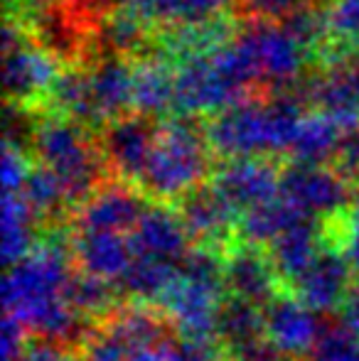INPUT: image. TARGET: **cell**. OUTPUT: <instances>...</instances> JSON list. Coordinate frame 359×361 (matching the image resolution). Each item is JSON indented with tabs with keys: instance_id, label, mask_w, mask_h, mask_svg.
Listing matches in <instances>:
<instances>
[{
	"instance_id": "obj_1",
	"label": "cell",
	"mask_w": 359,
	"mask_h": 361,
	"mask_svg": "<svg viewBox=\"0 0 359 361\" xmlns=\"http://www.w3.org/2000/svg\"><path fill=\"white\" fill-rule=\"evenodd\" d=\"M74 266L72 243L57 236L37 243L23 261L8 266L3 283L5 314L39 339L82 342L89 334V329H84L87 317L67 300V286L77 271Z\"/></svg>"
},
{
	"instance_id": "obj_2",
	"label": "cell",
	"mask_w": 359,
	"mask_h": 361,
	"mask_svg": "<svg viewBox=\"0 0 359 361\" xmlns=\"http://www.w3.org/2000/svg\"><path fill=\"white\" fill-rule=\"evenodd\" d=\"M28 145L37 165L47 167L62 182L67 200L79 207L101 185L106 170L99 138L89 126L59 114H35Z\"/></svg>"
},
{
	"instance_id": "obj_3",
	"label": "cell",
	"mask_w": 359,
	"mask_h": 361,
	"mask_svg": "<svg viewBox=\"0 0 359 361\" xmlns=\"http://www.w3.org/2000/svg\"><path fill=\"white\" fill-rule=\"evenodd\" d=\"M212 147L205 128L192 118L160 123L153 155L140 175L138 187L155 202H180L192 190L207 185L212 175Z\"/></svg>"
},
{
	"instance_id": "obj_4",
	"label": "cell",
	"mask_w": 359,
	"mask_h": 361,
	"mask_svg": "<svg viewBox=\"0 0 359 361\" xmlns=\"http://www.w3.org/2000/svg\"><path fill=\"white\" fill-rule=\"evenodd\" d=\"M239 39L254 59L261 94L296 89L315 64L305 44L281 23H249L241 27Z\"/></svg>"
},
{
	"instance_id": "obj_5",
	"label": "cell",
	"mask_w": 359,
	"mask_h": 361,
	"mask_svg": "<svg viewBox=\"0 0 359 361\" xmlns=\"http://www.w3.org/2000/svg\"><path fill=\"white\" fill-rule=\"evenodd\" d=\"M281 197L305 216L332 221L352 204V187L335 167L293 162L281 170Z\"/></svg>"
},
{
	"instance_id": "obj_6",
	"label": "cell",
	"mask_w": 359,
	"mask_h": 361,
	"mask_svg": "<svg viewBox=\"0 0 359 361\" xmlns=\"http://www.w3.org/2000/svg\"><path fill=\"white\" fill-rule=\"evenodd\" d=\"M224 293L226 288L219 283H207L178 271V278L165 290L158 307L180 337H217L219 310L226 298Z\"/></svg>"
},
{
	"instance_id": "obj_7",
	"label": "cell",
	"mask_w": 359,
	"mask_h": 361,
	"mask_svg": "<svg viewBox=\"0 0 359 361\" xmlns=\"http://www.w3.org/2000/svg\"><path fill=\"white\" fill-rule=\"evenodd\" d=\"M160 133L158 118L145 114H133L116 118L101 128L99 145L104 152L106 167L118 180L138 185L150 155H153L155 140Z\"/></svg>"
},
{
	"instance_id": "obj_8",
	"label": "cell",
	"mask_w": 359,
	"mask_h": 361,
	"mask_svg": "<svg viewBox=\"0 0 359 361\" xmlns=\"http://www.w3.org/2000/svg\"><path fill=\"white\" fill-rule=\"evenodd\" d=\"M150 197L138 185L126 180L101 182L74 212V226L82 231H118L130 233Z\"/></svg>"
},
{
	"instance_id": "obj_9",
	"label": "cell",
	"mask_w": 359,
	"mask_h": 361,
	"mask_svg": "<svg viewBox=\"0 0 359 361\" xmlns=\"http://www.w3.org/2000/svg\"><path fill=\"white\" fill-rule=\"evenodd\" d=\"M5 54V91L8 101L25 109H37L44 106L49 96V89L57 81L62 64L47 54L42 47L25 37L23 42L3 49Z\"/></svg>"
},
{
	"instance_id": "obj_10",
	"label": "cell",
	"mask_w": 359,
	"mask_h": 361,
	"mask_svg": "<svg viewBox=\"0 0 359 361\" xmlns=\"http://www.w3.org/2000/svg\"><path fill=\"white\" fill-rule=\"evenodd\" d=\"M325 332L320 312L296 295H276L264 305V334L291 359L310 357L312 347Z\"/></svg>"
},
{
	"instance_id": "obj_11",
	"label": "cell",
	"mask_w": 359,
	"mask_h": 361,
	"mask_svg": "<svg viewBox=\"0 0 359 361\" xmlns=\"http://www.w3.org/2000/svg\"><path fill=\"white\" fill-rule=\"evenodd\" d=\"M212 185L239 212L254 209L281 192V170L271 157H236L224 160L212 175Z\"/></svg>"
},
{
	"instance_id": "obj_12",
	"label": "cell",
	"mask_w": 359,
	"mask_h": 361,
	"mask_svg": "<svg viewBox=\"0 0 359 361\" xmlns=\"http://www.w3.org/2000/svg\"><path fill=\"white\" fill-rule=\"evenodd\" d=\"M352 281L355 276L345 251L335 248V243H327L315 263L291 286V293L320 314H330L340 310L342 300L352 290Z\"/></svg>"
},
{
	"instance_id": "obj_13",
	"label": "cell",
	"mask_w": 359,
	"mask_h": 361,
	"mask_svg": "<svg viewBox=\"0 0 359 361\" xmlns=\"http://www.w3.org/2000/svg\"><path fill=\"white\" fill-rule=\"evenodd\" d=\"M180 216L190 231L192 241L205 243V246H224L236 236L239 226V212L217 192V187L202 185L175 202Z\"/></svg>"
},
{
	"instance_id": "obj_14",
	"label": "cell",
	"mask_w": 359,
	"mask_h": 361,
	"mask_svg": "<svg viewBox=\"0 0 359 361\" xmlns=\"http://www.w3.org/2000/svg\"><path fill=\"white\" fill-rule=\"evenodd\" d=\"M158 30L145 23L133 10L116 5L94 27V54L101 57L143 59L155 54Z\"/></svg>"
},
{
	"instance_id": "obj_15",
	"label": "cell",
	"mask_w": 359,
	"mask_h": 361,
	"mask_svg": "<svg viewBox=\"0 0 359 361\" xmlns=\"http://www.w3.org/2000/svg\"><path fill=\"white\" fill-rule=\"evenodd\" d=\"M278 283L283 281L273 266L271 256L261 251L259 246L239 243V246L226 251L224 286L229 295H236V298L264 307L278 295Z\"/></svg>"
},
{
	"instance_id": "obj_16",
	"label": "cell",
	"mask_w": 359,
	"mask_h": 361,
	"mask_svg": "<svg viewBox=\"0 0 359 361\" xmlns=\"http://www.w3.org/2000/svg\"><path fill=\"white\" fill-rule=\"evenodd\" d=\"M72 256L79 271L118 283L123 281L138 253L130 241V233L77 228L72 238Z\"/></svg>"
},
{
	"instance_id": "obj_17",
	"label": "cell",
	"mask_w": 359,
	"mask_h": 361,
	"mask_svg": "<svg viewBox=\"0 0 359 361\" xmlns=\"http://www.w3.org/2000/svg\"><path fill=\"white\" fill-rule=\"evenodd\" d=\"M133 59L101 57L89 64L96 128L133 114Z\"/></svg>"
},
{
	"instance_id": "obj_18",
	"label": "cell",
	"mask_w": 359,
	"mask_h": 361,
	"mask_svg": "<svg viewBox=\"0 0 359 361\" xmlns=\"http://www.w3.org/2000/svg\"><path fill=\"white\" fill-rule=\"evenodd\" d=\"M130 241L135 246V253L160 256L168 261H182L192 248V236L182 221L180 209L170 207V202H155L145 207L138 224L130 231Z\"/></svg>"
},
{
	"instance_id": "obj_19",
	"label": "cell",
	"mask_w": 359,
	"mask_h": 361,
	"mask_svg": "<svg viewBox=\"0 0 359 361\" xmlns=\"http://www.w3.org/2000/svg\"><path fill=\"white\" fill-rule=\"evenodd\" d=\"M330 224L322 219H303L269 246V256L286 286H293L315 263L322 248L332 243Z\"/></svg>"
},
{
	"instance_id": "obj_20",
	"label": "cell",
	"mask_w": 359,
	"mask_h": 361,
	"mask_svg": "<svg viewBox=\"0 0 359 361\" xmlns=\"http://www.w3.org/2000/svg\"><path fill=\"white\" fill-rule=\"evenodd\" d=\"M175 74L178 67L160 54H150L133 64V106L145 116H173Z\"/></svg>"
},
{
	"instance_id": "obj_21",
	"label": "cell",
	"mask_w": 359,
	"mask_h": 361,
	"mask_svg": "<svg viewBox=\"0 0 359 361\" xmlns=\"http://www.w3.org/2000/svg\"><path fill=\"white\" fill-rule=\"evenodd\" d=\"M345 128L347 123L325 111L305 114L286 155L298 165H330L340 150Z\"/></svg>"
},
{
	"instance_id": "obj_22",
	"label": "cell",
	"mask_w": 359,
	"mask_h": 361,
	"mask_svg": "<svg viewBox=\"0 0 359 361\" xmlns=\"http://www.w3.org/2000/svg\"><path fill=\"white\" fill-rule=\"evenodd\" d=\"M231 3L236 5V0H118V5L133 10L155 30L212 20L229 13Z\"/></svg>"
},
{
	"instance_id": "obj_23",
	"label": "cell",
	"mask_w": 359,
	"mask_h": 361,
	"mask_svg": "<svg viewBox=\"0 0 359 361\" xmlns=\"http://www.w3.org/2000/svg\"><path fill=\"white\" fill-rule=\"evenodd\" d=\"M303 219H312V216H305L303 212H298L296 207L288 200H283L281 192H278V197H273V200L264 202V204L254 207V209L244 212V214L239 216L236 238H239V243L266 248V246H271L278 236H283L288 228L300 224Z\"/></svg>"
},
{
	"instance_id": "obj_24",
	"label": "cell",
	"mask_w": 359,
	"mask_h": 361,
	"mask_svg": "<svg viewBox=\"0 0 359 361\" xmlns=\"http://www.w3.org/2000/svg\"><path fill=\"white\" fill-rule=\"evenodd\" d=\"M178 271L180 261L138 253L133 266L128 268V273L121 281V290L143 305H158L165 290L173 286V281L178 278Z\"/></svg>"
},
{
	"instance_id": "obj_25",
	"label": "cell",
	"mask_w": 359,
	"mask_h": 361,
	"mask_svg": "<svg viewBox=\"0 0 359 361\" xmlns=\"http://www.w3.org/2000/svg\"><path fill=\"white\" fill-rule=\"evenodd\" d=\"M217 337L224 342L229 354L241 349L244 344L254 342V339L264 337V307L236 298V295H226L219 310Z\"/></svg>"
},
{
	"instance_id": "obj_26",
	"label": "cell",
	"mask_w": 359,
	"mask_h": 361,
	"mask_svg": "<svg viewBox=\"0 0 359 361\" xmlns=\"http://www.w3.org/2000/svg\"><path fill=\"white\" fill-rule=\"evenodd\" d=\"M35 224L37 216L30 209L20 192L3 195V261L5 266L23 261L35 243Z\"/></svg>"
},
{
	"instance_id": "obj_27",
	"label": "cell",
	"mask_w": 359,
	"mask_h": 361,
	"mask_svg": "<svg viewBox=\"0 0 359 361\" xmlns=\"http://www.w3.org/2000/svg\"><path fill=\"white\" fill-rule=\"evenodd\" d=\"M67 300L82 317L106 319L118 310V283L77 268L67 286Z\"/></svg>"
},
{
	"instance_id": "obj_28",
	"label": "cell",
	"mask_w": 359,
	"mask_h": 361,
	"mask_svg": "<svg viewBox=\"0 0 359 361\" xmlns=\"http://www.w3.org/2000/svg\"><path fill=\"white\" fill-rule=\"evenodd\" d=\"M20 195L25 197V202L30 204V209L35 212L37 221L42 219H57L69 204L67 192H64L62 182L42 165H35L28 175V182L20 190Z\"/></svg>"
},
{
	"instance_id": "obj_29",
	"label": "cell",
	"mask_w": 359,
	"mask_h": 361,
	"mask_svg": "<svg viewBox=\"0 0 359 361\" xmlns=\"http://www.w3.org/2000/svg\"><path fill=\"white\" fill-rule=\"evenodd\" d=\"M79 344L82 347L77 352V361H133L135 357L133 349L106 322H101L99 327H91Z\"/></svg>"
},
{
	"instance_id": "obj_30",
	"label": "cell",
	"mask_w": 359,
	"mask_h": 361,
	"mask_svg": "<svg viewBox=\"0 0 359 361\" xmlns=\"http://www.w3.org/2000/svg\"><path fill=\"white\" fill-rule=\"evenodd\" d=\"M325 3L327 0H236V15L246 23H283L298 10Z\"/></svg>"
},
{
	"instance_id": "obj_31",
	"label": "cell",
	"mask_w": 359,
	"mask_h": 361,
	"mask_svg": "<svg viewBox=\"0 0 359 361\" xmlns=\"http://www.w3.org/2000/svg\"><path fill=\"white\" fill-rule=\"evenodd\" d=\"M308 361H359V334L350 332L340 322L335 327H325Z\"/></svg>"
},
{
	"instance_id": "obj_32",
	"label": "cell",
	"mask_w": 359,
	"mask_h": 361,
	"mask_svg": "<svg viewBox=\"0 0 359 361\" xmlns=\"http://www.w3.org/2000/svg\"><path fill=\"white\" fill-rule=\"evenodd\" d=\"M330 42H359V0H327Z\"/></svg>"
},
{
	"instance_id": "obj_33",
	"label": "cell",
	"mask_w": 359,
	"mask_h": 361,
	"mask_svg": "<svg viewBox=\"0 0 359 361\" xmlns=\"http://www.w3.org/2000/svg\"><path fill=\"white\" fill-rule=\"evenodd\" d=\"M32 170L28 155H25V147L18 143H10L5 140L3 145V192L5 195H15L25 187L28 175Z\"/></svg>"
},
{
	"instance_id": "obj_34",
	"label": "cell",
	"mask_w": 359,
	"mask_h": 361,
	"mask_svg": "<svg viewBox=\"0 0 359 361\" xmlns=\"http://www.w3.org/2000/svg\"><path fill=\"white\" fill-rule=\"evenodd\" d=\"M332 167H335L350 185L352 182L359 185V123H347Z\"/></svg>"
},
{
	"instance_id": "obj_35",
	"label": "cell",
	"mask_w": 359,
	"mask_h": 361,
	"mask_svg": "<svg viewBox=\"0 0 359 361\" xmlns=\"http://www.w3.org/2000/svg\"><path fill=\"white\" fill-rule=\"evenodd\" d=\"M28 329L18 322V319L8 317L3 319V332H0V354L3 361H18L23 352L28 349Z\"/></svg>"
},
{
	"instance_id": "obj_36",
	"label": "cell",
	"mask_w": 359,
	"mask_h": 361,
	"mask_svg": "<svg viewBox=\"0 0 359 361\" xmlns=\"http://www.w3.org/2000/svg\"><path fill=\"white\" fill-rule=\"evenodd\" d=\"M229 357H231V361H296V359L288 357V354H283L266 334L259 339H254V342L244 344V347L236 349V352H231Z\"/></svg>"
},
{
	"instance_id": "obj_37",
	"label": "cell",
	"mask_w": 359,
	"mask_h": 361,
	"mask_svg": "<svg viewBox=\"0 0 359 361\" xmlns=\"http://www.w3.org/2000/svg\"><path fill=\"white\" fill-rule=\"evenodd\" d=\"M18 361H77V357L69 352L67 344L52 342V339H37V342L28 344V349Z\"/></svg>"
},
{
	"instance_id": "obj_38",
	"label": "cell",
	"mask_w": 359,
	"mask_h": 361,
	"mask_svg": "<svg viewBox=\"0 0 359 361\" xmlns=\"http://www.w3.org/2000/svg\"><path fill=\"white\" fill-rule=\"evenodd\" d=\"M59 3L67 10H72L79 20H84L91 27H96V23H99L106 13H111V10L118 5V0H59Z\"/></svg>"
},
{
	"instance_id": "obj_39",
	"label": "cell",
	"mask_w": 359,
	"mask_h": 361,
	"mask_svg": "<svg viewBox=\"0 0 359 361\" xmlns=\"http://www.w3.org/2000/svg\"><path fill=\"white\" fill-rule=\"evenodd\" d=\"M337 322L350 329V332L359 334V286L352 288L347 293V298L342 300L340 310H337Z\"/></svg>"
},
{
	"instance_id": "obj_40",
	"label": "cell",
	"mask_w": 359,
	"mask_h": 361,
	"mask_svg": "<svg viewBox=\"0 0 359 361\" xmlns=\"http://www.w3.org/2000/svg\"><path fill=\"white\" fill-rule=\"evenodd\" d=\"M170 339H173V334H170L168 339H163V342L153 344V347L140 349V352L133 357V361H173V352H170Z\"/></svg>"
},
{
	"instance_id": "obj_41",
	"label": "cell",
	"mask_w": 359,
	"mask_h": 361,
	"mask_svg": "<svg viewBox=\"0 0 359 361\" xmlns=\"http://www.w3.org/2000/svg\"><path fill=\"white\" fill-rule=\"evenodd\" d=\"M345 256L352 266V276H355V283L359 286V236L357 233H347L345 236Z\"/></svg>"
},
{
	"instance_id": "obj_42",
	"label": "cell",
	"mask_w": 359,
	"mask_h": 361,
	"mask_svg": "<svg viewBox=\"0 0 359 361\" xmlns=\"http://www.w3.org/2000/svg\"><path fill=\"white\" fill-rule=\"evenodd\" d=\"M345 233H357L359 236V195L357 200H352V207L347 212V231Z\"/></svg>"
},
{
	"instance_id": "obj_43",
	"label": "cell",
	"mask_w": 359,
	"mask_h": 361,
	"mask_svg": "<svg viewBox=\"0 0 359 361\" xmlns=\"http://www.w3.org/2000/svg\"><path fill=\"white\" fill-rule=\"evenodd\" d=\"M8 3H10V0H8Z\"/></svg>"
}]
</instances>
